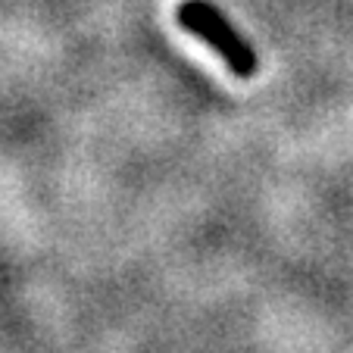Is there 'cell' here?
<instances>
[{
    "instance_id": "6da1fadb",
    "label": "cell",
    "mask_w": 353,
    "mask_h": 353,
    "mask_svg": "<svg viewBox=\"0 0 353 353\" xmlns=\"http://www.w3.org/2000/svg\"><path fill=\"white\" fill-rule=\"evenodd\" d=\"M175 19L185 32H191L194 38H200L203 44H210L216 54L222 57V63L228 66V72H234L238 79H254L260 72V57L256 50L244 41V34L219 13L216 3L210 0H185L175 10Z\"/></svg>"
}]
</instances>
